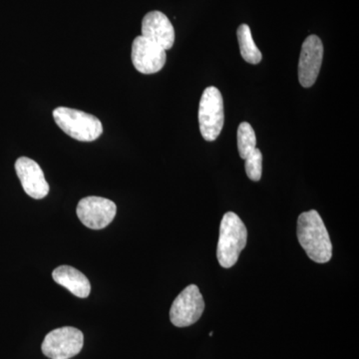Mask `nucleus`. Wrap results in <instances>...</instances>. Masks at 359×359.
<instances>
[{
	"mask_svg": "<svg viewBox=\"0 0 359 359\" xmlns=\"http://www.w3.org/2000/svg\"><path fill=\"white\" fill-rule=\"evenodd\" d=\"M297 238L309 259L325 264L332 257V244L323 219L316 210L302 212L297 219Z\"/></svg>",
	"mask_w": 359,
	"mask_h": 359,
	"instance_id": "f257e3e1",
	"label": "nucleus"
},
{
	"mask_svg": "<svg viewBox=\"0 0 359 359\" xmlns=\"http://www.w3.org/2000/svg\"><path fill=\"white\" fill-rule=\"evenodd\" d=\"M248 231L244 222L237 214L228 212L222 219L219 226L217 257L224 269H230L237 264L241 252L247 245Z\"/></svg>",
	"mask_w": 359,
	"mask_h": 359,
	"instance_id": "f03ea898",
	"label": "nucleus"
},
{
	"mask_svg": "<svg viewBox=\"0 0 359 359\" xmlns=\"http://www.w3.org/2000/svg\"><path fill=\"white\" fill-rule=\"evenodd\" d=\"M54 121L71 138L81 142H93L103 133L102 123L95 116L68 107L53 111Z\"/></svg>",
	"mask_w": 359,
	"mask_h": 359,
	"instance_id": "7ed1b4c3",
	"label": "nucleus"
},
{
	"mask_svg": "<svg viewBox=\"0 0 359 359\" xmlns=\"http://www.w3.org/2000/svg\"><path fill=\"white\" fill-rule=\"evenodd\" d=\"M224 123V100L219 90L210 86L204 90L199 106L200 131L205 141L216 140Z\"/></svg>",
	"mask_w": 359,
	"mask_h": 359,
	"instance_id": "20e7f679",
	"label": "nucleus"
},
{
	"mask_svg": "<svg viewBox=\"0 0 359 359\" xmlns=\"http://www.w3.org/2000/svg\"><path fill=\"white\" fill-rule=\"evenodd\" d=\"M84 335L75 327H65L52 330L41 344L42 353L50 359L74 358L83 348Z\"/></svg>",
	"mask_w": 359,
	"mask_h": 359,
	"instance_id": "39448f33",
	"label": "nucleus"
},
{
	"mask_svg": "<svg viewBox=\"0 0 359 359\" xmlns=\"http://www.w3.org/2000/svg\"><path fill=\"white\" fill-rule=\"evenodd\" d=\"M205 302L199 287L188 285L175 299L170 309V320L177 327H187L200 320L204 313Z\"/></svg>",
	"mask_w": 359,
	"mask_h": 359,
	"instance_id": "423d86ee",
	"label": "nucleus"
},
{
	"mask_svg": "<svg viewBox=\"0 0 359 359\" xmlns=\"http://www.w3.org/2000/svg\"><path fill=\"white\" fill-rule=\"evenodd\" d=\"M76 212L78 218L87 228L102 230L114 219L117 207L112 201L91 196L80 200Z\"/></svg>",
	"mask_w": 359,
	"mask_h": 359,
	"instance_id": "0eeeda50",
	"label": "nucleus"
},
{
	"mask_svg": "<svg viewBox=\"0 0 359 359\" xmlns=\"http://www.w3.org/2000/svg\"><path fill=\"white\" fill-rule=\"evenodd\" d=\"M131 58L134 67L142 74H154L164 67L166 50L141 35L132 44Z\"/></svg>",
	"mask_w": 359,
	"mask_h": 359,
	"instance_id": "6e6552de",
	"label": "nucleus"
},
{
	"mask_svg": "<svg viewBox=\"0 0 359 359\" xmlns=\"http://www.w3.org/2000/svg\"><path fill=\"white\" fill-rule=\"evenodd\" d=\"M323 59V45L320 37L311 35L302 43L299 61V80L302 87L309 88L316 83Z\"/></svg>",
	"mask_w": 359,
	"mask_h": 359,
	"instance_id": "1a4fd4ad",
	"label": "nucleus"
},
{
	"mask_svg": "<svg viewBox=\"0 0 359 359\" xmlns=\"http://www.w3.org/2000/svg\"><path fill=\"white\" fill-rule=\"evenodd\" d=\"M15 170L23 190L35 200L43 199L49 193V185L43 171L34 160L20 157L16 160Z\"/></svg>",
	"mask_w": 359,
	"mask_h": 359,
	"instance_id": "9d476101",
	"label": "nucleus"
},
{
	"mask_svg": "<svg viewBox=\"0 0 359 359\" xmlns=\"http://www.w3.org/2000/svg\"><path fill=\"white\" fill-rule=\"evenodd\" d=\"M142 36L169 50L175 42L174 26L164 13L151 11L142 21Z\"/></svg>",
	"mask_w": 359,
	"mask_h": 359,
	"instance_id": "9b49d317",
	"label": "nucleus"
},
{
	"mask_svg": "<svg viewBox=\"0 0 359 359\" xmlns=\"http://www.w3.org/2000/svg\"><path fill=\"white\" fill-rule=\"evenodd\" d=\"M52 278L55 283L69 290L75 297L86 299L91 292V285L88 278L73 266H58L52 273Z\"/></svg>",
	"mask_w": 359,
	"mask_h": 359,
	"instance_id": "f8f14e48",
	"label": "nucleus"
},
{
	"mask_svg": "<svg viewBox=\"0 0 359 359\" xmlns=\"http://www.w3.org/2000/svg\"><path fill=\"white\" fill-rule=\"evenodd\" d=\"M238 45H240L241 55L243 59L250 65H259L263 58L262 52L257 48L254 39H252V32L250 26L242 25L238 26L237 30Z\"/></svg>",
	"mask_w": 359,
	"mask_h": 359,
	"instance_id": "ddd939ff",
	"label": "nucleus"
},
{
	"mask_svg": "<svg viewBox=\"0 0 359 359\" xmlns=\"http://www.w3.org/2000/svg\"><path fill=\"white\" fill-rule=\"evenodd\" d=\"M257 137L250 123H241L238 128V149L241 158L245 159L256 149Z\"/></svg>",
	"mask_w": 359,
	"mask_h": 359,
	"instance_id": "4468645a",
	"label": "nucleus"
},
{
	"mask_svg": "<svg viewBox=\"0 0 359 359\" xmlns=\"http://www.w3.org/2000/svg\"><path fill=\"white\" fill-rule=\"evenodd\" d=\"M245 160V169L248 177L252 181L259 182L262 178L263 170V155L259 149H255Z\"/></svg>",
	"mask_w": 359,
	"mask_h": 359,
	"instance_id": "2eb2a0df",
	"label": "nucleus"
},
{
	"mask_svg": "<svg viewBox=\"0 0 359 359\" xmlns=\"http://www.w3.org/2000/svg\"><path fill=\"white\" fill-rule=\"evenodd\" d=\"M212 334H214V332H210V334H209L210 337H212Z\"/></svg>",
	"mask_w": 359,
	"mask_h": 359,
	"instance_id": "dca6fc26",
	"label": "nucleus"
}]
</instances>
